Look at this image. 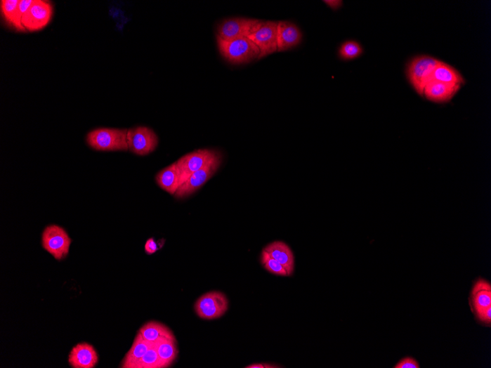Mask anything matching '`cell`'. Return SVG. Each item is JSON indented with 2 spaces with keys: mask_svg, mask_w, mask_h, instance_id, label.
<instances>
[{
  "mask_svg": "<svg viewBox=\"0 0 491 368\" xmlns=\"http://www.w3.org/2000/svg\"><path fill=\"white\" fill-rule=\"evenodd\" d=\"M219 53L232 64H244L259 59L258 47L249 38L224 40L216 37Z\"/></svg>",
  "mask_w": 491,
  "mask_h": 368,
  "instance_id": "1",
  "label": "cell"
},
{
  "mask_svg": "<svg viewBox=\"0 0 491 368\" xmlns=\"http://www.w3.org/2000/svg\"><path fill=\"white\" fill-rule=\"evenodd\" d=\"M128 131L98 128L88 133L86 141L91 148L97 151H128Z\"/></svg>",
  "mask_w": 491,
  "mask_h": 368,
  "instance_id": "2",
  "label": "cell"
},
{
  "mask_svg": "<svg viewBox=\"0 0 491 368\" xmlns=\"http://www.w3.org/2000/svg\"><path fill=\"white\" fill-rule=\"evenodd\" d=\"M440 60L430 56H419L412 60L407 68L408 81L423 97L424 89L431 81L433 74Z\"/></svg>",
  "mask_w": 491,
  "mask_h": 368,
  "instance_id": "3",
  "label": "cell"
},
{
  "mask_svg": "<svg viewBox=\"0 0 491 368\" xmlns=\"http://www.w3.org/2000/svg\"><path fill=\"white\" fill-rule=\"evenodd\" d=\"M72 239L66 230L58 225L46 227L42 234V247L57 261L67 258Z\"/></svg>",
  "mask_w": 491,
  "mask_h": 368,
  "instance_id": "4",
  "label": "cell"
},
{
  "mask_svg": "<svg viewBox=\"0 0 491 368\" xmlns=\"http://www.w3.org/2000/svg\"><path fill=\"white\" fill-rule=\"evenodd\" d=\"M229 301L223 293L211 291L202 295L195 303L197 315L203 320H215L223 317L228 310Z\"/></svg>",
  "mask_w": 491,
  "mask_h": 368,
  "instance_id": "5",
  "label": "cell"
},
{
  "mask_svg": "<svg viewBox=\"0 0 491 368\" xmlns=\"http://www.w3.org/2000/svg\"><path fill=\"white\" fill-rule=\"evenodd\" d=\"M221 162H223V155L219 152L209 163L190 176L189 178L180 186L174 197L183 199L195 193L213 177L221 166Z\"/></svg>",
  "mask_w": 491,
  "mask_h": 368,
  "instance_id": "6",
  "label": "cell"
},
{
  "mask_svg": "<svg viewBox=\"0 0 491 368\" xmlns=\"http://www.w3.org/2000/svg\"><path fill=\"white\" fill-rule=\"evenodd\" d=\"M53 15V6L45 0H33L22 18V25L28 32L41 30L51 22Z\"/></svg>",
  "mask_w": 491,
  "mask_h": 368,
  "instance_id": "7",
  "label": "cell"
},
{
  "mask_svg": "<svg viewBox=\"0 0 491 368\" xmlns=\"http://www.w3.org/2000/svg\"><path fill=\"white\" fill-rule=\"evenodd\" d=\"M262 20L247 18H231L221 22L217 36L221 39L233 40L249 37L259 27Z\"/></svg>",
  "mask_w": 491,
  "mask_h": 368,
  "instance_id": "8",
  "label": "cell"
},
{
  "mask_svg": "<svg viewBox=\"0 0 491 368\" xmlns=\"http://www.w3.org/2000/svg\"><path fill=\"white\" fill-rule=\"evenodd\" d=\"M277 25L278 22L262 21L248 37L258 47L259 59L277 52Z\"/></svg>",
  "mask_w": 491,
  "mask_h": 368,
  "instance_id": "9",
  "label": "cell"
},
{
  "mask_svg": "<svg viewBox=\"0 0 491 368\" xmlns=\"http://www.w3.org/2000/svg\"><path fill=\"white\" fill-rule=\"evenodd\" d=\"M129 150L140 156L148 155L155 150L158 138L148 126H137L128 131Z\"/></svg>",
  "mask_w": 491,
  "mask_h": 368,
  "instance_id": "10",
  "label": "cell"
},
{
  "mask_svg": "<svg viewBox=\"0 0 491 368\" xmlns=\"http://www.w3.org/2000/svg\"><path fill=\"white\" fill-rule=\"evenodd\" d=\"M218 153L219 152L213 150H199L179 159L176 163L180 171L181 186L190 176L209 163Z\"/></svg>",
  "mask_w": 491,
  "mask_h": 368,
  "instance_id": "11",
  "label": "cell"
},
{
  "mask_svg": "<svg viewBox=\"0 0 491 368\" xmlns=\"http://www.w3.org/2000/svg\"><path fill=\"white\" fill-rule=\"evenodd\" d=\"M33 0H2L0 1L1 15L7 27L18 32H26L22 25L24 14Z\"/></svg>",
  "mask_w": 491,
  "mask_h": 368,
  "instance_id": "12",
  "label": "cell"
},
{
  "mask_svg": "<svg viewBox=\"0 0 491 368\" xmlns=\"http://www.w3.org/2000/svg\"><path fill=\"white\" fill-rule=\"evenodd\" d=\"M469 305L477 318L487 308L491 307V284L481 278L473 285L469 297Z\"/></svg>",
  "mask_w": 491,
  "mask_h": 368,
  "instance_id": "13",
  "label": "cell"
},
{
  "mask_svg": "<svg viewBox=\"0 0 491 368\" xmlns=\"http://www.w3.org/2000/svg\"><path fill=\"white\" fill-rule=\"evenodd\" d=\"M303 40L302 31L294 23L278 22L277 52L288 51L298 46Z\"/></svg>",
  "mask_w": 491,
  "mask_h": 368,
  "instance_id": "14",
  "label": "cell"
},
{
  "mask_svg": "<svg viewBox=\"0 0 491 368\" xmlns=\"http://www.w3.org/2000/svg\"><path fill=\"white\" fill-rule=\"evenodd\" d=\"M98 361L96 350L87 343L77 344L69 355V363L73 368H93Z\"/></svg>",
  "mask_w": 491,
  "mask_h": 368,
  "instance_id": "15",
  "label": "cell"
},
{
  "mask_svg": "<svg viewBox=\"0 0 491 368\" xmlns=\"http://www.w3.org/2000/svg\"><path fill=\"white\" fill-rule=\"evenodd\" d=\"M461 86L431 81L424 89L423 97L435 103H447L451 101Z\"/></svg>",
  "mask_w": 491,
  "mask_h": 368,
  "instance_id": "16",
  "label": "cell"
},
{
  "mask_svg": "<svg viewBox=\"0 0 491 368\" xmlns=\"http://www.w3.org/2000/svg\"><path fill=\"white\" fill-rule=\"evenodd\" d=\"M263 250L279 262L287 270L290 277L293 275L294 256L291 248L286 243L275 242L267 245Z\"/></svg>",
  "mask_w": 491,
  "mask_h": 368,
  "instance_id": "17",
  "label": "cell"
},
{
  "mask_svg": "<svg viewBox=\"0 0 491 368\" xmlns=\"http://www.w3.org/2000/svg\"><path fill=\"white\" fill-rule=\"evenodd\" d=\"M156 182L169 195H176L181 186L180 171L177 163H174L158 173Z\"/></svg>",
  "mask_w": 491,
  "mask_h": 368,
  "instance_id": "18",
  "label": "cell"
},
{
  "mask_svg": "<svg viewBox=\"0 0 491 368\" xmlns=\"http://www.w3.org/2000/svg\"><path fill=\"white\" fill-rule=\"evenodd\" d=\"M145 341L156 344L164 340H176L171 329L166 326L156 322H150L142 327L138 332Z\"/></svg>",
  "mask_w": 491,
  "mask_h": 368,
  "instance_id": "19",
  "label": "cell"
},
{
  "mask_svg": "<svg viewBox=\"0 0 491 368\" xmlns=\"http://www.w3.org/2000/svg\"><path fill=\"white\" fill-rule=\"evenodd\" d=\"M154 345L155 344L145 341L141 337V335L138 333L131 348L122 360L120 367L133 368L136 364L144 357L149 349Z\"/></svg>",
  "mask_w": 491,
  "mask_h": 368,
  "instance_id": "20",
  "label": "cell"
},
{
  "mask_svg": "<svg viewBox=\"0 0 491 368\" xmlns=\"http://www.w3.org/2000/svg\"><path fill=\"white\" fill-rule=\"evenodd\" d=\"M431 81L462 86L466 84L464 78L454 68L440 61L435 70Z\"/></svg>",
  "mask_w": 491,
  "mask_h": 368,
  "instance_id": "21",
  "label": "cell"
},
{
  "mask_svg": "<svg viewBox=\"0 0 491 368\" xmlns=\"http://www.w3.org/2000/svg\"><path fill=\"white\" fill-rule=\"evenodd\" d=\"M155 345L158 355L166 367H169L176 360L178 355L177 340L164 339Z\"/></svg>",
  "mask_w": 491,
  "mask_h": 368,
  "instance_id": "22",
  "label": "cell"
},
{
  "mask_svg": "<svg viewBox=\"0 0 491 368\" xmlns=\"http://www.w3.org/2000/svg\"><path fill=\"white\" fill-rule=\"evenodd\" d=\"M166 364L157 354L154 345L134 366L133 368H166Z\"/></svg>",
  "mask_w": 491,
  "mask_h": 368,
  "instance_id": "23",
  "label": "cell"
},
{
  "mask_svg": "<svg viewBox=\"0 0 491 368\" xmlns=\"http://www.w3.org/2000/svg\"><path fill=\"white\" fill-rule=\"evenodd\" d=\"M264 268L273 275L280 277H290L287 270L276 260L263 249L261 257Z\"/></svg>",
  "mask_w": 491,
  "mask_h": 368,
  "instance_id": "24",
  "label": "cell"
},
{
  "mask_svg": "<svg viewBox=\"0 0 491 368\" xmlns=\"http://www.w3.org/2000/svg\"><path fill=\"white\" fill-rule=\"evenodd\" d=\"M363 53L361 45L355 41H347L341 44L339 54L344 60H351L360 57Z\"/></svg>",
  "mask_w": 491,
  "mask_h": 368,
  "instance_id": "25",
  "label": "cell"
},
{
  "mask_svg": "<svg viewBox=\"0 0 491 368\" xmlns=\"http://www.w3.org/2000/svg\"><path fill=\"white\" fill-rule=\"evenodd\" d=\"M394 368H420L419 362L412 357H405L400 360Z\"/></svg>",
  "mask_w": 491,
  "mask_h": 368,
  "instance_id": "26",
  "label": "cell"
},
{
  "mask_svg": "<svg viewBox=\"0 0 491 368\" xmlns=\"http://www.w3.org/2000/svg\"><path fill=\"white\" fill-rule=\"evenodd\" d=\"M479 321L487 326H490L491 324V307L487 308L484 310L481 315L478 317Z\"/></svg>",
  "mask_w": 491,
  "mask_h": 368,
  "instance_id": "27",
  "label": "cell"
},
{
  "mask_svg": "<svg viewBox=\"0 0 491 368\" xmlns=\"http://www.w3.org/2000/svg\"><path fill=\"white\" fill-rule=\"evenodd\" d=\"M145 252L149 254H153L158 250V247L157 243L155 242L153 238H150L145 244Z\"/></svg>",
  "mask_w": 491,
  "mask_h": 368,
  "instance_id": "28",
  "label": "cell"
},
{
  "mask_svg": "<svg viewBox=\"0 0 491 368\" xmlns=\"http://www.w3.org/2000/svg\"><path fill=\"white\" fill-rule=\"evenodd\" d=\"M323 3L334 11L340 9L343 6L341 0H324Z\"/></svg>",
  "mask_w": 491,
  "mask_h": 368,
  "instance_id": "29",
  "label": "cell"
},
{
  "mask_svg": "<svg viewBox=\"0 0 491 368\" xmlns=\"http://www.w3.org/2000/svg\"><path fill=\"white\" fill-rule=\"evenodd\" d=\"M246 368H279L282 367L277 364H273L270 363H256L251 364L250 365L246 366Z\"/></svg>",
  "mask_w": 491,
  "mask_h": 368,
  "instance_id": "30",
  "label": "cell"
}]
</instances>
